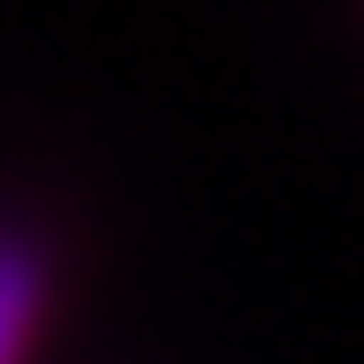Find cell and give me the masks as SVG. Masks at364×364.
Segmentation results:
<instances>
[{
	"instance_id": "cell-1",
	"label": "cell",
	"mask_w": 364,
	"mask_h": 364,
	"mask_svg": "<svg viewBox=\"0 0 364 364\" xmlns=\"http://www.w3.org/2000/svg\"><path fill=\"white\" fill-rule=\"evenodd\" d=\"M46 296H53V266L31 228H0V364H31L46 326Z\"/></svg>"
}]
</instances>
